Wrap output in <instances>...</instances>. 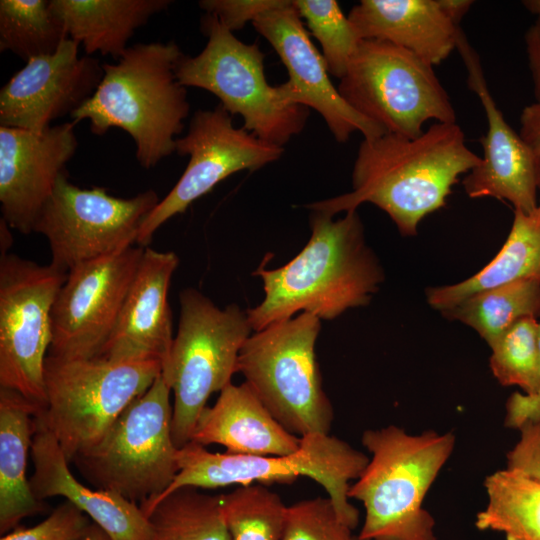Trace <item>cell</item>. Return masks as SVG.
Listing matches in <instances>:
<instances>
[{
    "label": "cell",
    "mask_w": 540,
    "mask_h": 540,
    "mask_svg": "<svg viewBox=\"0 0 540 540\" xmlns=\"http://www.w3.org/2000/svg\"><path fill=\"white\" fill-rule=\"evenodd\" d=\"M480 162L457 123L438 122L415 138L385 133L360 144L352 191L306 207L334 216L372 203L402 235L414 236L425 216L446 205L460 175Z\"/></svg>",
    "instance_id": "cell-1"
},
{
    "label": "cell",
    "mask_w": 540,
    "mask_h": 540,
    "mask_svg": "<svg viewBox=\"0 0 540 540\" xmlns=\"http://www.w3.org/2000/svg\"><path fill=\"white\" fill-rule=\"evenodd\" d=\"M311 236L288 263L259 267L264 299L248 309L253 331L307 312L320 320L337 318L347 309L367 305L384 280L383 270L367 246L357 210L337 220L312 210Z\"/></svg>",
    "instance_id": "cell-2"
},
{
    "label": "cell",
    "mask_w": 540,
    "mask_h": 540,
    "mask_svg": "<svg viewBox=\"0 0 540 540\" xmlns=\"http://www.w3.org/2000/svg\"><path fill=\"white\" fill-rule=\"evenodd\" d=\"M183 55L174 41L129 46L116 63H104L103 78L92 97L72 115L88 120L95 135L111 128L127 132L136 159L145 169L175 152L190 104L175 75Z\"/></svg>",
    "instance_id": "cell-3"
},
{
    "label": "cell",
    "mask_w": 540,
    "mask_h": 540,
    "mask_svg": "<svg viewBox=\"0 0 540 540\" xmlns=\"http://www.w3.org/2000/svg\"><path fill=\"white\" fill-rule=\"evenodd\" d=\"M361 442L370 453L348 496L365 510L363 540H437L435 520L423 503L450 458L453 432L428 430L417 435L388 425L368 429Z\"/></svg>",
    "instance_id": "cell-4"
},
{
    "label": "cell",
    "mask_w": 540,
    "mask_h": 540,
    "mask_svg": "<svg viewBox=\"0 0 540 540\" xmlns=\"http://www.w3.org/2000/svg\"><path fill=\"white\" fill-rule=\"evenodd\" d=\"M297 451L282 456H253L211 452L190 441L178 449V473L171 485L156 499L141 503L146 516L162 498L182 487L215 489L228 485L291 483L301 476L320 484L341 519L353 530L359 512L348 496L352 480H357L369 456L335 436L312 433L300 437Z\"/></svg>",
    "instance_id": "cell-5"
},
{
    "label": "cell",
    "mask_w": 540,
    "mask_h": 540,
    "mask_svg": "<svg viewBox=\"0 0 540 540\" xmlns=\"http://www.w3.org/2000/svg\"><path fill=\"white\" fill-rule=\"evenodd\" d=\"M180 315L161 376L171 388V431L179 449L189 443L211 394L231 384L240 350L253 331L247 311L221 309L193 288L179 294Z\"/></svg>",
    "instance_id": "cell-6"
},
{
    "label": "cell",
    "mask_w": 540,
    "mask_h": 540,
    "mask_svg": "<svg viewBox=\"0 0 540 540\" xmlns=\"http://www.w3.org/2000/svg\"><path fill=\"white\" fill-rule=\"evenodd\" d=\"M321 320L302 312L254 331L243 344L237 372L290 433L329 434L334 419L315 353Z\"/></svg>",
    "instance_id": "cell-7"
},
{
    "label": "cell",
    "mask_w": 540,
    "mask_h": 540,
    "mask_svg": "<svg viewBox=\"0 0 540 540\" xmlns=\"http://www.w3.org/2000/svg\"><path fill=\"white\" fill-rule=\"evenodd\" d=\"M171 388L161 374L101 439L71 461L94 489L137 503L159 497L178 473L172 439Z\"/></svg>",
    "instance_id": "cell-8"
},
{
    "label": "cell",
    "mask_w": 540,
    "mask_h": 540,
    "mask_svg": "<svg viewBox=\"0 0 540 540\" xmlns=\"http://www.w3.org/2000/svg\"><path fill=\"white\" fill-rule=\"evenodd\" d=\"M201 29L208 41L197 56L183 54L175 67L178 82L214 94L226 111L243 118V127L263 141L283 147L301 133L310 113L287 102L282 85L271 86L264 53L237 39L220 20L205 13Z\"/></svg>",
    "instance_id": "cell-9"
},
{
    "label": "cell",
    "mask_w": 540,
    "mask_h": 540,
    "mask_svg": "<svg viewBox=\"0 0 540 540\" xmlns=\"http://www.w3.org/2000/svg\"><path fill=\"white\" fill-rule=\"evenodd\" d=\"M158 360L116 361L101 356L44 363L46 403L40 411L67 459L98 442L119 415L161 374Z\"/></svg>",
    "instance_id": "cell-10"
},
{
    "label": "cell",
    "mask_w": 540,
    "mask_h": 540,
    "mask_svg": "<svg viewBox=\"0 0 540 540\" xmlns=\"http://www.w3.org/2000/svg\"><path fill=\"white\" fill-rule=\"evenodd\" d=\"M337 89L356 112L386 133L415 138L428 120L456 123L433 66L388 42L361 40Z\"/></svg>",
    "instance_id": "cell-11"
},
{
    "label": "cell",
    "mask_w": 540,
    "mask_h": 540,
    "mask_svg": "<svg viewBox=\"0 0 540 540\" xmlns=\"http://www.w3.org/2000/svg\"><path fill=\"white\" fill-rule=\"evenodd\" d=\"M67 273L16 254L0 258V388L45 407L51 312Z\"/></svg>",
    "instance_id": "cell-12"
},
{
    "label": "cell",
    "mask_w": 540,
    "mask_h": 540,
    "mask_svg": "<svg viewBox=\"0 0 540 540\" xmlns=\"http://www.w3.org/2000/svg\"><path fill=\"white\" fill-rule=\"evenodd\" d=\"M159 202L153 189L120 198L103 187L80 188L68 180L65 171L33 232L47 239L50 264L68 273L79 264L136 244L143 221Z\"/></svg>",
    "instance_id": "cell-13"
},
{
    "label": "cell",
    "mask_w": 540,
    "mask_h": 540,
    "mask_svg": "<svg viewBox=\"0 0 540 540\" xmlns=\"http://www.w3.org/2000/svg\"><path fill=\"white\" fill-rule=\"evenodd\" d=\"M175 152L188 155V164L175 186L143 221L138 246L148 247L161 225L184 213L219 182L236 172L255 171L278 160L284 148L261 140L243 126L235 127L233 116L218 104L194 113L187 134L176 139Z\"/></svg>",
    "instance_id": "cell-14"
},
{
    "label": "cell",
    "mask_w": 540,
    "mask_h": 540,
    "mask_svg": "<svg viewBox=\"0 0 540 540\" xmlns=\"http://www.w3.org/2000/svg\"><path fill=\"white\" fill-rule=\"evenodd\" d=\"M144 250L132 245L79 264L67 273L52 307L48 354L62 358L100 355L115 327Z\"/></svg>",
    "instance_id": "cell-15"
},
{
    "label": "cell",
    "mask_w": 540,
    "mask_h": 540,
    "mask_svg": "<svg viewBox=\"0 0 540 540\" xmlns=\"http://www.w3.org/2000/svg\"><path fill=\"white\" fill-rule=\"evenodd\" d=\"M79 45L67 38L55 53L30 59L12 75L0 90V126L41 133L92 97L103 64L80 57Z\"/></svg>",
    "instance_id": "cell-16"
},
{
    "label": "cell",
    "mask_w": 540,
    "mask_h": 540,
    "mask_svg": "<svg viewBox=\"0 0 540 540\" xmlns=\"http://www.w3.org/2000/svg\"><path fill=\"white\" fill-rule=\"evenodd\" d=\"M252 24L287 68L289 80L281 85L290 104L316 110L339 143L348 141L356 131L364 139L386 133L356 112L332 84L326 62L310 40L294 1L285 0L258 16Z\"/></svg>",
    "instance_id": "cell-17"
},
{
    "label": "cell",
    "mask_w": 540,
    "mask_h": 540,
    "mask_svg": "<svg viewBox=\"0 0 540 540\" xmlns=\"http://www.w3.org/2000/svg\"><path fill=\"white\" fill-rule=\"evenodd\" d=\"M75 123L41 133L0 126V203L10 228L30 234L78 147Z\"/></svg>",
    "instance_id": "cell-18"
},
{
    "label": "cell",
    "mask_w": 540,
    "mask_h": 540,
    "mask_svg": "<svg viewBox=\"0 0 540 540\" xmlns=\"http://www.w3.org/2000/svg\"><path fill=\"white\" fill-rule=\"evenodd\" d=\"M456 48L467 69L469 88L478 96L485 111L488 128L480 139L481 162L463 179L470 198L492 197L510 202L514 210L531 212L537 205V182L531 153L505 120L485 80L481 62L462 29Z\"/></svg>",
    "instance_id": "cell-19"
},
{
    "label": "cell",
    "mask_w": 540,
    "mask_h": 540,
    "mask_svg": "<svg viewBox=\"0 0 540 540\" xmlns=\"http://www.w3.org/2000/svg\"><path fill=\"white\" fill-rule=\"evenodd\" d=\"M179 264L172 251L146 247L115 327L99 356L116 361H167L174 339L168 302Z\"/></svg>",
    "instance_id": "cell-20"
},
{
    "label": "cell",
    "mask_w": 540,
    "mask_h": 540,
    "mask_svg": "<svg viewBox=\"0 0 540 540\" xmlns=\"http://www.w3.org/2000/svg\"><path fill=\"white\" fill-rule=\"evenodd\" d=\"M31 457L33 473L29 484L41 502L51 497H64L101 527L111 540H148L151 526L137 503L118 494L93 489L74 477L69 460L55 436L37 414Z\"/></svg>",
    "instance_id": "cell-21"
},
{
    "label": "cell",
    "mask_w": 540,
    "mask_h": 540,
    "mask_svg": "<svg viewBox=\"0 0 540 540\" xmlns=\"http://www.w3.org/2000/svg\"><path fill=\"white\" fill-rule=\"evenodd\" d=\"M361 40H378L404 48L431 66L456 48L461 28L437 0H361L348 14Z\"/></svg>",
    "instance_id": "cell-22"
},
{
    "label": "cell",
    "mask_w": 540,
    "mask_h": 540,
    "mask_svg": "<svg viewBox=\"0 0 540 540\" xmlns=\"http://www.w3.org/2000/svg\"><path fill=\"white\" fill-rule=\"evenodd\" d=\"M191 441L218 444L231 454L282 456L297 451L301 438L287 431L243 382L229 384L213 406L205 407Z\"/></svg>",
    "instance_id": "cell-23"
},
{
    "label": "cell",
    "mask_w": 540,
    "mask_h": 540,
    "mask_svg": "<svg viewBox=\"0 0 540 540\" xmlns=\"http://www.w3.org/2000/svg\"><path fill=\"white\" fill-rule=\"evenodd\" d=\"M43 410L16 391L0 388V532L40 513L45 504L32 493L26 467L37 414Z\"/></svg>",
    "instance_id": "cell-24"
},
{
    "label": "cell",
    "mask_w": 540,
    "mask_h": 540,
    "mask_svg": "<svg viewBox=\"0 0 540 540\" xmlns=\"http://www.w3.org/2000/svg\"><path fill=\"white\" fill-rule=\"evenodd\" d=\"M52 12L63 22L68 37L87 55L100 53L116 61L135 31L166 10L169 0H50Z\"/></svg>",
    "instance_id": "cell-25"
},
{
    "label": "cell",
    "mask_w": 540,
    "mask_h": 540,
    "mask_svg": "<svg viewBox=\"0 0 540 540\" xmlns=\"http://www.w3.org/2000/svg\"><path fill=\"white\" fill-rule=\"evenodd\" d=\"M517 280L540 281V202L528 213L514 210L508 237L486 266L462 282L428 288L427 301L442 312L477 292Z\"/></svg>",
    "instance_id": "cell-26"
},
{
    "label": "cell",
    "mask_w": 540,
    "mask_h": 540,
    "mask_svg": "<svg viewBox=\"0 0 540 540\" xmlns=\"http://www.w3.org/2000/svg\"><path fill=\"white\" fill-rule=\"evenodd\" d=\"M486 507L478 512L475 526L503 533L506 540H540V482L506 468L484 481Z\"/></svg>",
    "instance_id": "cell-27"
},
{
    "label": "cell",
    "mask_w": 540,
    "mask_h": 540,
    "mask_svg": "<svg viewBox=\"0 0 540 540\" xmlns=\"http://www.w3.org/2000/svg\"><path fill=\"white\" fill-rule=\"evenodd\" d=\"M441 313L473 328L491 347L517 321L540 317V281L501 284L477 292Z\"/></svg>",
    "instance_id": "cell-28"
},
{
    "label": "cell",
    "mask_w": 540,
    "mask_h": 540,
    "mask_svg": "<svg viewBox=\"0 0 540 540\" xmlns=\"http://www.w3.org/2000/svg\"><path fill=\"white\" fill-rule=\"evenodd\" d=\"M148 540H231L221 494L182 487L159 500L147 513Z\"/></svg>",
    "instance_id": "cell-29"
},
{
    "label": "cell",
    "mask_w": 540,
    "mask_h": 540,
    "mask_svg": "<svg viewBox=\"0 0 540 540\" xmlns=\"http://www.w3.org/2000/svg\"><path fill=\"white\" fill-rule=\"evenodd\" d=\"M63 22L47 0L0 1V51L26 62L55 53L67 39Z\"/></svg>",
    "instance_id": "cell-30"
},
{
    "label": "cell",
    "mask_w": 540,
    "mask_h": 540,
    "mask_svg": "<svg viewBox=\"0 0 540 540\" xmlns=\"http://www.w3.org/2000/svg\"><path fill=\"white\" fill-rule=\"evenodd\" d=\"M221 504L231 540H282L287 506L266 485H238Z\"/></svg>",
    "instance_id": "cell-31"
},
{
    "label": "cell",
    "mask_w": 540,
    "mask_h": 540,
    "mask_svg": "<svg viewBox=\"0 0 540 540\" xmlns=\"http://www.w3.org/2000/svg\"><path fill=\"white\" fill-rule=\"evenodd\" d=\"M490 368L503 386H517L525 395L540 387L539 322L523 318L509 327L490 347Z\"/></svg>",
    "instance_id": "cell-32"
},
{
    "label": "cell",
    "mask_w": 540,
    "mask_h": 540,
    "mask_svg": "<svg viewBox=\"0 0 540 540\" xmlns=\"http://www.w3.org/2000/svg\"><path fill=\"white\" fill-rule=\"evenodd\" d=\"M301 18L319 41L329 74L341 79L361 39L335 0H294Z\"/></svg>",
    "instance_id": "cell-33"
},
{
    "label": "cell",
    "mask_w": 540,
    "mask_h": 540,
    "mask_svg": "<svg viewBox=\"0 0 540 540\" xmlns=\"http://www.w3.org/2000/svg\"><path fill=\"white\" fill-rule=\"evenodd\" d=\"M329 497L302 500L287 506L282 540H354Z\"/></svg>",
    "instance_id": "cell-34"
},
{
    "label": "cell",
    "mask_w": 540,
    "mask_h": 540,
    "mask_svg": "<svg viewBox=\"0 0 540 540\" xmlns=\"http://www.w3.org/2000/svg\"><path fill=\"white\" fill-rule=\"evenodd\" d=\"M93 522L72 503L58 505L32 527H16L0 540H83Z\"/></svg>",
    "instance_id": "cell-35"
},
{
    "label": "cell",
    "mask_w": 540,
    "mask_h": 540,
    "mask_svg": "<svg viewBox=\"0 0 540 540\" xmlns=\"http://www.w3.org/2000/svg\"><path fill=\"white\" fill-rule=\"evenodd\" d=\"M285 0H202L199 6L215 15L231 32L242 29L261 14L274 9Z\"/></svg>",
    "instance_id": "cell-36"
},
{
    "label": "cell",
    "mask_w": 540,
    "mask_h": 540,
    "mask_svg": "<svg viewBox=\"0 0 540 540\" xmlns=\"http://www.w3.org/2000/svg\"><path fill=\"white\" fill-rule=\"evenodd\" d=\"M519 431L518 442L507 453V468L540 482V420L526 422Z\"/></svg>",
    "instance_id": "cell-37"
},
{
    "label": "cell",
    "mask_w": 540,
    "mask_h": 540,
    "mask_svg": "<svg viewBox=\"0 0 540 540\" xmlns=\"http://www.w3.org/2000/svg\"><path fill=\"white\" fill-rule=\"evenodd\" d=\"M540 346V322H539ZM540 420V387L533 395L520 392L513 393L506 403L505 425L509 428L519 429L528 421Z\"/></svg>",
    "instance_id": "cell-38"
},
{
    "label": "cell",
    "mask_w": 540,
    "mask_h": 540,
    "mask_svg": "<svg viewBox=\"0 0 540 540\" xmlns=\"http://www.w3.org/2000/svg\"><path fill=\"white\" fill-rule=\"evenodd\" d=\"M519 134L531 153L537 187L540 190V102L530 104L522 110Z\"/></svg>",
    "instance_id": "cell-39"
},
{
    "label": "cell",
    "mask_w": 540,
    "mask_h": 540,
    "mask_svg": "<svg viewBox=\"0 0 540 540\" xmlns=\"http://www.w3.org/2000/svg\"><path fill=\"white\" fill-rule=\"evenodd\" d=\"M525 47L531 72L534 96L536 102H540V18L532 24L526 31Z\"/></svg>",
    "instance_id": "cell-40"
},
{
    "label": "cell",
    "mask_w": 540,
    "mask_h": 540,
    "mask_svg": "<svg viewBox=\"0 0 540 540\" xmlns=\"http://www.w3.org/2000/svg\"><path fill=\"white\" fill-rule=\"evenodd\" d=\"M445 15L457 26L471 8L470 0H437Z\"/></svg>",
    "instance_id": "cell-41"
},
{
    "label": "cell",
    "mask_w": 540,
    "mask_h": 540,
    "mask_svg": "<svg viewBox=\"0 0 540 540\" xmlns=\"http://www.w3.org/2000/svg\"><path fill=\"white\" fill-rule=\"evenodd\" d=\"M83 540H111V538L101 527L93 522Z\"/></svg>",
    "instance_id": "cell-42"
},
{
    "label": "cell",
    "mask_w": 540,
    "mask_h": 540,
    "mask_svg": "<svg viewBox=\"0 0 540 540\" xmlns=\"http://www.w3.org/2000/svg\"><path fill=\"white\" fill-rule=\"evenodd\" d=\"M522 3L529 12L540 18V0H525Z\"/></svg>",
    "instance_id": "cell-43"
},
{
    "label": "cell",
    "mask_w": 540,
    "mask_h": 540,
    "mask_svg": "<svg viewBox=\"0 0 540 540\" xmlns=\"http://www.w3.org/2000/svg\"><path fill=\"white\" fill-rule=\"evenodd\" d=\"M354 540H363V539H360L358 536H355Z\"/></svg>",
    "instance_id": "cell-44"
}]
</instances>
